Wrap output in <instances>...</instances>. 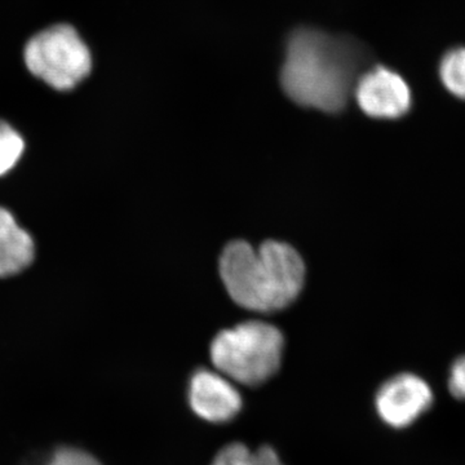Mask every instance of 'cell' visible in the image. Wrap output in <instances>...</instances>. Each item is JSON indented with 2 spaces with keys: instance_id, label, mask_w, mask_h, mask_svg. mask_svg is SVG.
<instances>
[{
  "instance_id": "cell-1",
  "label": "cell",
  "mask_w": 465,
  "mask_h": 465,
  "mask_svg": "<svg viewBox=\"0 0 465 465\" xmlns=\"http://www.w3.org/2000/svg\"><path fill=\"white\" fill-rule=\"evenodd\" d=\"M369 61L362 43L302 27L287 42L281 84L298 105L339 113L347 106Z\"/></svg>"
},
{
  "instance_id": "cell-2",
  "label": "cell",
  "mask_w": 465,
  "mask_h": 465,
  "mask_svg": "<svg viewBox=\"0 0 465 465\" xmlns=\"http://www.w3.org/2000/svg\"><path fill=\"white\" fill-rule=\"evenodd\" d=\"M219 269L232 302L262 313L289 307L305 282L302 256L278 241H266L259 249L244 241L231 242L220 256Z\"/></svg>"
},
{
  "instance_id": "cell-3",
  "label": "cell",
  "mask_w": 465,
  "mask_h": 465,
  "mask_svg": "<svg viewBox=\"0 0 465 465\" xmlns=\"http://www.w3.org/2000/svg\"><path fill=\"white\" fill-rule=\"evenodd\" d=\"M282 332L260 321H247L217 333L210 357L217 371L235 384L259 387L273 378L282 363Z\"/></svg>"
},
{
  "instance_id": "cell-4",
  "label": "cell",
  "mask_w": 465,
  "mask_h": 465,
  "mask_svg": "<svg viewBox=\"0 0 465 465\" xmlns=\"http://www.w3.org/2000/svg\"><path fill=\"white\" fill-rule=\"evenodd\" d=\"M24 58L29 72L57 91H69L90 74L92 57L74 27L54 25L27 42Z\"/></svg>"
},
{
  "instance_id": "cell-5",
  "label": "cell",
  "mask_w": 465,
  "mask_h": 465,
  "mask_svg": "<svg viewBox=\"0 0 465 465\" xmlns=\"http://www.w3.org/2000/svg\"><path fill=\"white\" fill-rule=\"evenodd\" d=\"M433 403V391L424 379L402 372L382 382L376 391L375 409L385 424L396 430L414 424Z\"/></svg>"
},
{
  "instance_id": "cell-6",
  "label": "cell",
  "mask_w": 465,
  "mask_h": 465,
  "mask_svg": "<svg viewBox=\"0 0 465 465\" xmlns=\"http://www.w3.org/2000/svg\"><path fill=\"white\" fill-rule=\"evenodd\" d=\"M365 114L376 119L401 118L411 108V90L393 70L376 66L358 79L353 92Z\"/></svg>"
},
{
  "instance_id": "cell-7",
  "label": "cell",
  "mask_w": 465,
  "mask_h": 465,
  "mask_svg": "<svg viewBox=\"0 0 465 465\" xmlns=\"http://www.w3.org/2000/svg\"><path fill=\"white\" fill-rule=\"evenodd\" d=\"M188 400L192 411L213 424L229 423L237 418L243 406L235 382L217 370L201 369L193 374Z\"/></svg>"
},
{
  "instance_id": "cell-8",
  "label": "cell",
  "mask_w": 465,
  "mask_h": 465,
  "mask_svg": "<svg viewBox=\"0 0 465 465\" xmlns=\"http://www.w3.org/2000/svg\"><path fill=\"white\" fill-rule=\"evenodd\" d=\"M33 258L32 237L17 225L7 210L0 208V277L18 273Z\"/></svg>"
},
{
  "instance_id": "cell-9",
  "label": "cell",
  "mask_w": 465,
  "mask_h": 465,
  "mask_svg": "<svg viewBox=\"0 0 465 465\" xmlns=\"http://www.w3.org/2000/svg\"><path fill=\"white\" fill-rule=\"evenodd\" d=\"M211 465H284L280 455L271 446L251 450L240 442L224 446Z\"/></svg>"
},
{
  "instance_id": "cell-10",
  "label": "cell",
  "mask_w": 465,
  "mask_h": 465,
  "mask_svg": "<svg viewBox=\"0 0 465 465\" xmlns=\"http://www.w3.org/2000/svg\"><path fill=\"white\" fill-rule=\"evenodd\" d=\"M440 75L449 92L465 100V48L449 52L443 57Z\"/></svg>"
},
{
  "instance_id": "cell-11",
  "label": "cell",
  "mask_w": 465,
  "mask_h": 465,
  "mask_svg": "<svg viewBox=\"0 0 465 465\" xmlns=\"http://www.w3.org/2000/svg\"><path fill=\"white\" fill-rule=\"evenodd\" d=\"M24 148L23 137L11 125L0 122V176L15 167Z\"/></svg>"
},
{
  "instance_id": "cell-12",
  "label": "cell",
  "mask_w": 465,
  "mask_h": 465,
  "mask_svg": "<svg viewBox=\"0 0 465 465\" xmlns=\"http://www.w3.org/2000/svg\"><path fill=\"white\" fill-rule=\"evenodd\" d=\"M41 465H101L96 459L84 451L73 449H61Z\"/></svg>"
},
{
  "instance_id": "cell-13",
  "label": "cell",
  "mask_w": 465,
  "mask_h": 465,
  "mask_svg": "<svg viewBox=\"0 0 465 465\" xmlns=\"http://www.w3.org/2000/svg\"><path fill=\"white\" fill-rule=\"evenodd\" d=\"M449 388L452 396L465 400V356L458 358L450 370Z\"/></svg>"
}]
</instances>
